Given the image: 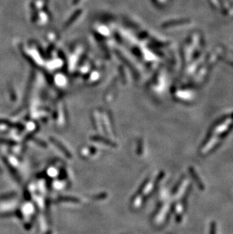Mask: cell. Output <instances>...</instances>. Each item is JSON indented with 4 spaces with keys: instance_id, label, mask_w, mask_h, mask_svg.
Instances as JSON below:
<instances>
[{
    "instance_id": "obj_1",
    "label": "cell",
    "mask_w": 233,
    "mask_h": 234,
    "mask_svg": "<svg viewBox=\"0 0 233 234\" xmlns=\"http://www.w3.org/2000/svg\"><path fill=\"white\" fill-rule=\"evenodd\" d=\"M47 234H50V233H47Z\"/></svg>"
}]
</instances>
